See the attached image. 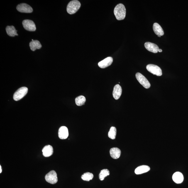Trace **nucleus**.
Wrapping results in <instances>:
<instances>
[{
  "mask_svg": "<svg viewBox=\"0 0 188 188\" xmlns=\"http://www.w3.org/2000/svg\"><path fill=\"white\" fill-rule=\"evenodd\" d=\"M114 14L118 20L124 19L126 16V8L124 5L119 4L117 5L114 9Z\"/></svg>",
  "mask_w": 188,
  "mask_h": 188,
  "instance_id": "1",
  "label": "nucleus"
},
{
  "mask_svg": "<svg viewBox=\"0 0 188 188\" xmlns=\"http://www.w3.org/2000/svg\"><path fill=\"white\" fill-rule=\"evenodd\" d=\"M81 6L80 2L77 0L70 1L67 6V11L68 13L70 14H75L78 11Z\"/></svg>",
  "mask_w": 188,
  "mask_h": 188,
  "instance_id": "2",
  "label": "nucleus"
},
{
  "mask_svg": "<svg viewBox=\"0 0 188 188\" xmlns=\"http://www.w3.org/2000/svg\"><path fill=\"white\" fill-rule=\"evenodd\" d=\"M28 89L26 87L20 88L14 93L13 95V99L15 101L19 100L25 96L27 93Z\"/></svg>",
  "mask_w": 188,
  "mask_h": 188,
  "instance_id": "3",
  "label": "nucleus"
},
{
  "mask_svg": "<svg viewBox=\"0 0 188 188\" xmlns=\"http://www.w3.org/2000/svg\"><path fill=\"white\" fill-rule=\"evenodd\" d=\"M135 77L138 82L146 89H149L150 84L148 81L143 75L138 72L135 74Z\"/></svg>",
  "mask_w": 188,
  "mask_h": 188,
  "instance_id": "4",
  "label": "nucleus"
},
{
  "mask_svg": "<svg viewBox=\"0 0 188 188\" xmlns=\"http://www.w3.org/2000/svg\"><path fill=\"white\" fill-rule=\"evenodd\" d=\"M45 180L51 184H54L57 182V174L55 171H50L45 176Z\"/></svg>",
  "mask_w": 188,
  "mask_h": 188,
  "instance_id": "5",
  "label": "nucleus"
},
{
  "mask_svg": "<svg viewBox=\"0 0 188 188\" xmlns=\"http://www.w3.org/2000/svg\"><path fill=\"white\" fill-rule=\"evenodd\" d=\"M146 69L148 72L157 76L162 75V71L160 67L153 64H149L146 66Z\"/></svg>",
  "mask_w": 188,
  "mask_h": 188,
  "instance_id": "6",
  "label": "nucleus"
},
{
  "mask_svg": "<svg viewBox=\"0 0 188 188\" xmlns=\"http://www.w3.org/2000/svg\"><path fill=\"white\" fill-rule=\"evenodd\" d=\"M24 28L27 31H34L36 30V27L34 22L30 20H25L23 21Z\"/></svg>",
  "mask_w": 188,
  "mask_h": 188,
  "instance_id": "7",
  "label": "nucleus"
},
{
  "mask_svg": "<svg viewBox=\"0 0 188 188\" xmlns=\"http://www.w3.org/2000/svg\"><path fill=\"white\" fill-rule=\"evenodd\" d=\"M16 9L21 13H31L33 12V8L31 7L25 3H21L18 5Z\"/></svg>",
  "mask_w": 188,
  "mask_h": 188,
  "instance_id": "8",
  "label": "nucleus"
},
{
  "mask_svg": "<svg viewBox=\"0 0 188 188\" xmlns=\"http://www.w3.org/2000/svg\"><path fill=\"white\" fill-rule=\"evenodd\" d=\"M144 45L146 49L150 52L153 53H157L159 52V47L156 44L147 42L145 43Z\"/></svg>",
  "mask_w": 188,
  "mask_h": 188,
  "instance_id": "9",
  "label": "nucleus"
},
{
  "mask_svg": "<svg viewBox=\"0 0 188 188\" xmlns=\"http://www.w3.org/2000/svg\"><path fill=\"white\" fill-rule=\"evenodd\" d=\"M113 62V59L111 57H108L98 63V65L101 68H105L109 66Z\"/></svg>",
  "mask_w": 188,
  "mask_h": 188,
  "instance_id": "10",
  "label": "nucleus"
},
{
  "mask_svg": "<svg viewBox=\"0 0 188 188\" xmlns=\"http://www.w3.org/2000/svg\"><path fill=\"white\" fill-rule=\"evenodd\" d=\"M68 130L66 127L62 126L59 128L58 131V136L60 139H66L68 138Z\"/></svg>",
  "mask_w": 188,
  "mask_h": 188,
  "instance_id": "11",
  "label": "nucleus"
},
{
  "mask_svg": "<svg viewBox=\"0 0 188 188\" xmlns=\"http://www.w3.org/2000/svg\"><path fill=\"white\" fill-rule=\"evenodd\" d=\"M122 93V89L119 84L115 85L113 89V97L116 100L119 99Z\"/></svg>",
  "mask_w": 188,
  "mask_h": 188,
  "instance_id": "12",
  "label": "nucleus"
},
{
  "mask_svg": "<svg viewBox=\"0 0 188 188\" xmlns=\"http://www.w3.org/2000/svg\"><path fill=\"white\" fill-rule=\"evenodd\" d=\"M42 152L44 157H50L53 155V147L50 145L46 146L42 150Z\"/></svg>",
  "mask_w": 188,
  "mask_h": 188,
  "instance_id": "13",
  "label": "nucleus"
},
{
  "mask_svg": "<svg viewBox=\"0 0 188 188\" xmlns=\"http://www.w3.org/2000/svg\"><path fill=\"white\" fill-rule=\"evenodd\" d=\"M172 179L174 182L177 184L181 183L184 180V177L181 172H177L172 176Z\"/></svg>",
  "mask_w": 188,
  "mask_h": 188,
  "instance_id": "14",
  "label": "nucleus"
},
{
  "mask_svg": "<svg viewBox=\"0 0 188 188\" xmlns=\"http://www.w3.org/2000/svg\"><path fill=\"white\" fill-rule=\"evenodd\" d=\"M110 154L112 158L116 159L119 158L121 155V151L120 149L114 147L111 148L110 150Z\"/></svg>",
  "mask_w": 188,
  "mask_h": 188,
  "instance_id": "15",
  "label": "nucleus"
},
{
  "mask_svg": "<svg viewBox=\"0 0 188 188\" xmlns=\"http://www.w3.org/2000/svg\"><path fill=\"white\" fill-rule=\"evenodd\" d=\"M153 30L155 33L158 36H161L164 34V32L163 29L158 23H155L153 25Z\"/></svg>",
  "mask_w": 188,
  "mask_h": 188,
  "instance_id": "16",
  "label": "nucleus"
},
{
  "mask_svg": "<svg viewBox=\"0 0 188 188\" xmlns=\"http://www.w3.org/2000/svg\"><path fill=\"white\" fill-rule=\"evenodd\" d=\"M150 170V167L148 166L143 165L137 167L135 169V173L137 174H142L148 172Z\"/></svg>",
  "mask_w": 188,
  "mask_h": 188,
  "instance_id": "17",
  "label": "nucleus"
},
{
  "mask_svg": "<svg viewBox=\"0 0 188 188\" xmlns=\"http://www.w3.org/2000/svg\"><path fill=\"white\" fill-rule=\"evenodd\" d=\"M29 46L30 49L32 51H34L37 49H40L41 48L42 45L40 41L38 40H34L29 43Z\"/></svg>",
  "mask_w": 188,
  "mask_h": 188,
  "instance_id": "18",
  "label": "nucleus"
},
{
  "mask_svg": "<svg viewBox=\"0 0 188 188\" xmlns=\"http://www.w3.org/2000/svg\"><path fill=\"white\" fill-rule=\"evenodd\" d=\"M6 30L8 36L11 37H14L15 36H18L17 33V30H16L14 27L12 26H7Z\"/></svg>",
  "mask_w": 188,
  "mask_h": 188,
  "instance_id": "19",
  "label": "nucleus"
},
{
  "mask_svg": "<svg viewBox=\"0 0 188 188\" xmlns=\"http://www.w3.org/2000/svg\"><path fill=\"white\" fill-rule=\"evenodd\" d=\"M75 101L77 105L81 106L84 105L85 103L86 98L84 96H81L76 98Z\"/></svg>",
  "mask_w": 188,
  "mask_h": 188,
  "instance_id": "20",
  "label": "nucleus"
},
{
  "mask_svg": "<svg viewBox=\"0 0 188 188\" xmlns=\"http://www.w3.org/2000/svg\"><path fill=\"white\" fill-rule=\"evenodd\" d=\"M109 171L108 169H103L101 171L99 174V178L100 180L101 181L104 180L105 178L109 176Z\"/></svg>",
  "mask_w": 188,
  "mask_h": 188,
  "instance_id": "21",
  "label": "nucleus"
},
{
  "mask_svg": "<svg viewBox=\"0 0 188 188\" xmlns=\"http://www.w3.org/2000/svg\"><path fill=\"white\" fill-rule=\"evenodd\" d=\"M116 129L115 127H111L108 134V137L112 139H114L116 135Z\"/></svg>",
  "mask_w": 188,
  "mask_h": 188,
  "instance_id": "22",
  "label": "nucleus"
},
{
  "mask_svg": "<svg viewBox=\"0 0 188 188\" xmlns=\"http://www.w3.org/2000/svg\"><path fill=\"white\" fill-rule=\"evenodd\" d=\"M94 178V175L90 172H86L83 174L81 176V178L83 180L86 181H89L92 180Z\"/></svg>",
  "mask_w": 188,
  "mask_h": 188,
  "instance_id": "23",
  "label": "nucleus"
},
{
  "mask_svg": "<svg viewBox=\"0 0 188 188\" xmlns=\"http://www.w3.org/2000/svg\"><path fill=\"white\" fill-rule=\"evenodd\" d=\"M2 172V169H1V166L0 165V173H1Z\"/></svg>",
  "mask_w": 188,
  "mask_h": 188,
  "instance_id": "24",
  "label": "nucleus"
},
{
  "mask_svg": "<svg viewBox=\"0 0 188 188\" xmlns=\"http://www.w3.org/2000/svg\"><path fill=\"white\" fill-rule=\"evenodd\" d=\"M162 51V50H161V49H159V52H161Z\"/></svg>",
  "mask_w": 188,
  "mask_h": 188,
  "instance_id": "25",
  "label": "nucleus"
}]
</instances>
